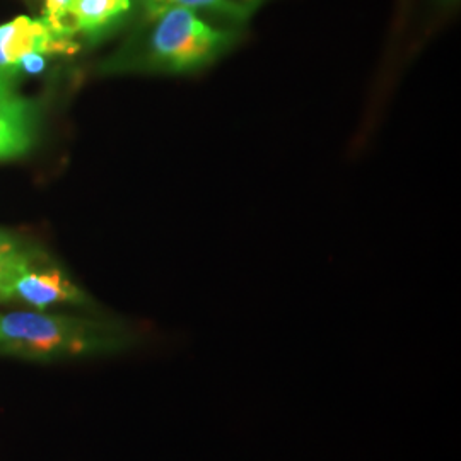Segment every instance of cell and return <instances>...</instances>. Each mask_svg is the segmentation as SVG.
<instances>
[{
	"label": "cell",
	"instance_id": "30bf717a",
	"mask_svg": "<svg viewBox=\"0 0 461 461\" xmlns=\"http://www.w3.org/2000/svg\"><path fill=\"white\" fill-rule=\"evenodd\" d=\"M458 0H438V4L441 5V7H449V5H455Z\"/></svg>",
	"mask_w": 461,
	"mask_h": 461
},
{
	"label": "cell",
	"instance_id": "ba28073f",
	"mask_svg": "<svg viewBox=\"0 0 461 461\" xmlns=\"http://www.w3.org/2000/svg\"><path fill=\"white\" fill-rule=\"evenodd\" d=\"M45 66L47 64H45V59L41 53H28L19 60L17 68H23L28 74H40V72H43Z\"/></svg>",
	"mask_w": 461,
	"mask_h": 461
},
{
	"label": "cell",
	"instance_id": "8992f818",
	"mask_svg": "<svg viewBox=\"0 0 461 461\" xmlns=\"http://www.w3.org/2000/svg\"><path fill=\"white\" fill-rule=\"evenodd\" d=\"M132 7L133 0H70L67 17L74 33L98 40L115 30Z\"/></svg>",
	"mask_w": 461,
	"mask_h": 461
},
{
	"label": "cell",
	"instance_id": "7a4b0ae2",
	"mask_svg": "<svg viewBox=\"0 0 461 461\" xmlns=\"http://www.w3.org/2000/svg\"><path fill=\"white\" fill-rule=\"evenodd\" d=\"M131 337L110 323L40 312L0 313V354L51 361L115 354Z\"/></svg>",
	"mask_w": 461,
	"mask_h": 461
},
{
	"label": "cell",
	"instance_id": "6da1fadb",
	"mask_svg": "<svg viewBox=\"0 0 461 461\" xmlns=\"http://www.w3.org/2000/svg\"><path fill=\"white\" fill-rule=\"evenodd\" d=\"M241 30L211 21L194 9L169 5L146 16L142 32L110 66L161 74H194L222 59Z\"/></svg>",
	"mask_w": 461,
	"mask_h": 461
},
{
	"label": "cell",
	"instance_id": "5b68a950",
	"mask_svg": "<svg viewBox=\"0 0 461 461\" xmlns=\"http://www.w3.org/2000/svg\"><path fill=\"white\" fill-rule=\"evenodd\" d=\"M34 110L13 91L0 96V161L26 154L33 146Z\"/></svg>",
	"mask_w": 461,
	"mask_h": 461
},
{
	"label": "cell",
	"instance_id": "3957f363",
	"mask_svg": "<svg viewBox=\"0 0 461 461\" xmlns=\"http://www.w3.org/2000/svg\"><path fill=\"white\" fill-rule=\"evenodd\" d=\"M79 49L74 40L59 38L43 19L19 16L0 26V70L14 74L19 60L28 53H72Z\"/></svg>",
	"mask_w": 461,
	"mask_h": 461
},
{
	"label": "cell",
	"instance_id": "277c9868",
	"mask_svg": "<svg viewBox=\"0 0 461 461\" xmlns=\"http://www.w3.org/2000/svg\"><path fill=\"white\" fill-rule=\"evenodd\" d=\"M7 299H21L34 308L45 310L53 304H84L87 297L57 267L24 265L11 282Z\"/></svg>",
	"mask_w": 461,
	"mask_h": 461
},
{
	"label": "cell",
	"instance_id": "52a82bcc",
	"mask_svg": "<svg viewBox=\"0 0 461 461\" xmlns=\"http://www.w3.org/2000/svg\"><path fill=\"white\" fill-rule=\"evenodd\" d=\"M268 0H139L144 14H154L169 5H183L219 23L241 28Z\"/></svg>",
	"mask_w": 461,
	"mask_h": 461
},
{
	"label": "cell",
	"instance_id": "9c48e42d",
	"mask_svg": "<svg viewBox=\"0 0 461 461\" xmlns=\"http://www.w3.org/2000/svg\"><path fill=\"white\" fill-rule=\"evenodd\" d=\"M11 76L13 74L0 70V96H4V95L13 91V79H11Z\"/></svg>",
	"mask_w": 461,
	"mask_h": 461
}]
</instances>
